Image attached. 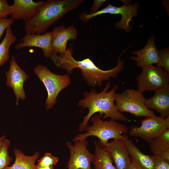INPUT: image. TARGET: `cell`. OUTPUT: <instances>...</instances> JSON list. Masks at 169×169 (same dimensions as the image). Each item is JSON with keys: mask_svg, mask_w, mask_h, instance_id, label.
Returning a JSON list of instances; mask_svg holds the SVG:
<instances>
[{"mask_svg": "<svg viewBox=\"0 0 169 169\" xmlns=\"http://www.w3.org/2000/svg\"><path fill=\"white\" fill-rule=\"evenodd\" d=\"M53 166H46L39 167L37 166V169H54Z\"/></svg>", "mask_w": 169, "mask_h": 169, "instance_id": "cell-31", "label": "cell"}, {"mask_svg": "<svg viewBox=\"0 0 169 169\" xmlns=\"http://www.w3.org/2000/svg\"><path fill=\"white\" fill-rule=\"evenodd\" d=\"M44 1L35 2L32 0H14L11 6V18L24 21L33 18Z\"/></svg>", "mask_w": 169, "mask_h": 169, "instance_id": "cell-15", "label": "cell"}, {"mask_svg": "<svg viewBox=\"0 0 169 169\" xmlns=\"http://www.w3.org/2000/svg\"><path fill=\"white\" fill-rule=\"evenodd\" d=\"M169 129V115L165 118L154 114L146 117L140 126H133L129 131L131 136L140 138L146 141L161 135Z\"/></svg>", "mask_w": 169, "mask_h": 169, "instance_id": "cell-8", "label": "cell"}, {"mask_svg": "<svg viewBox=\"0 0 169 169\" xmlns=\"http://www.w3.org/2000/svg\"></svg>", "mask_w": 169, "mask_h": 169, "instance_id": "cell-33", "label": "cell"}, {"mask_svg": "<svg viewBox=\"0 0 169 169\" xmlns=\"http://www.w3.org/2000/svg\"><path fill=\"white\" fill-rule=\"evenodd\" d=\"M131 156L141 169H154V162L152 156L146 155L136 146L133 141L125 136L124 139Z\"/></svg>", "mask_w": 169, "mask_h": 169, "instance_id": "cell-18", "label": "cell"}, {"mask_svg": "<svg viewBox=\"0 0 169 169\" xmlns=\"http://www.w3.org/2000/svg\"><path fill=\"white\" fill-rule=\"evenodd\" d=\"M33 73L46 89L48 96L45 105L47 110L50 109L56 103L59 93L70 84V78L68 74L60 75L55 74L42 64L35 66Z\"/></svg>", "mask_w": 169, "mask_h": 169, "instance_id": "cell-5", "label": "cell"}, {"mask_svg": "<svg viewBox=\"0 0 169 169\" xmlns=\"http://www.w3.org/2000/svg\"><path fill=\"white\" fill-rule=\"evenodd\" d=\"M142 69V72L136 78L138 90L141 92L155 91L169 85V73L162 68L151 65Z\"/></svg>", "mask_w": 169, "mask_h": 169, "instance_id": "cell-7", "label": "cell"}, {"mask_svg": "<svg viewBox=\"0 0 169 169\" xmlns=\"http://www.w3.org/2000/svg\"><path fill=\"white\" fill-rule=\"evenodd\" d=\"M15 20L13 18L0 19V39L7 28L11 27Z\"/></svg>", "mask_w": 169, "mask_h": 169, "instance_id": "cell-28", "label": "cell"}, {"mask_svg": "<svg viewBox=\"0 0 169 169\" xmlns=\"http://www.w3.org/2000/svg\"><path fill=\"white\" fill-rule=\"evenodd\" d=\"M10 145L9 141L6 138L0 148V169L9 166L13 158L8 154V149Z\"/></svg>", "mask_w": 169, "mask_h": 169, "instance_id": "cell-23", "label": "cell"}, {"mask_svg": "<svg viewBox=\"0 0 169 169\" xmlns=\"http://www.w3.org/2000/svg\"><path fill=\"white\" fill-rule=\"evenodd\" d=\"M105 1V0H94L93 4L90 7V13H93L98 11V9L103 5Z\"/></svg>", "mask_w": 169, "mask_h": 169, "instance_id": "cell-29", "label": "cell"}, {"mask_svg": "<svg viewBox=\"0 0 169 169\" xmlns=\"http://www.w3.org/2000/svg\"><path fill=\"white\" fill-rule=\"evenodd\" d=\"M110 82L106 84L103 90L99 93L93 89L89 92L84 93V98L80 100L78 105L84 108H88V114L83 117L82 122L79 126L80 131H83L87 126L89 120L95 113L98 112L103 119L110 118L116 120L127 122L128 118L117 110L115 104V92L118 86L115 84L112 89L108 91L110 86Z\"/></svg>", "mask_w": 169, "mask_h": 169, "instance_id": "cell-2", "label": "cell"}, {"mask_svg": "<svg viewBox=\"0 0 169 169\" xmlns=\"http://www.w3.org/2000/svg\"><path fill=\"white\" fill-rule=\"evenodd\" d=\"M6 138V136L5 135H3L2 136H0V148L2 146L3 141Z\"/></svg>", "mask_w": 169, "mask_h": 169, "instance_id": "cell-32", "label": "cell"}, {"mask_svg": "<svg viewBox=\"0 0 169 169\" xmlns=\"http://www.w3.org/2000/svg\"><path fill=\"white\" fill-rule=\"evenodd\" d=\"M159 61L156 66L163 67L167 72L169 73V51L167 49L158 51Z\"/></svg>", "mask_w": 169, "mask_h": 169, "instance_id": "cell-25", "label": "cell"}, {"mask_svg": "<svg viewBox=\"0 0 169 169\" xmlns=\"http://www.w3.org/2000/svg\"><path fill=\"white\" fill-rule=\"evenodd\" d=\"M83 0H49L45 1L36 14L24 21L27 33L42 34L69 12L78 8Z\"/></svg>", "mask_w": 169, "mask_h": 169, "instance_id": "cell-3", "label": "cell"}, {"mask_svg": "<svg viewBox=\"0 0 169 169\" xmlns=\"http://www.w3.org/2000/svg\"><path fill=\"white\" fill-rule=\"evenodd\" d=\"M154 162V169H169V160L160 156H152Z\"/></svg>", "mask_w": 169, "mask_h": 169, "instance_id": "cell-26", "label": "cell"}, {"mask_svg": "<svg viewBox=\"0 0 169 169\" xmlns=\"http://www.w3.org/2000/svg\"><path fill=\"white\" fill-rule=\"evenodd\" d=\"M74 142V145L69 141L66 142L70 152L68 169H91V163L94 155L87 149L88 141L85 139Z\"/></svg>", "mask_w": 169, "mask_h": 169, "instance_id": "cell-10", "label": "cell"}, {"mask_svg": "<svg viewBox=\"0 0 169 169\" xmlns=\"http://www.w3.org/2000/svg\"><path fill=\"white\" fill-rule=\"evenodd\" d=\"M51 32L53 55H55L65 52L68 41L76 39L78 31L73 26L66 28L64 26L60 25L55 27Z\"/></svg>", "mask_w": 169, "mask_h": 169, "instance_id": "cell-14", "label": "cell"}, {"mask_svg": "<svg viewBox=\"0 0 169 169\" xmlns=\"http://www.w3.org/2000/svg\"><path fill=\"white\" fill-rule=\"evenodd\" d=\"M5 74L6 85L13 89L16 98V105H18L20 99L23 100L26 98L23 85L29 76L18 65L13 55L11 57L9 69L5 72Z\"/></svg>", "mask_w": 169, "mask_h": 169, "instance_id": "cell-11", "label": "cell"}, {"mask_svg": "<svg viewBox=\"0 0 169 169\" xmlns=\"http://www.w3.org/2000/svg\"><path fill=\"white\" fill-rule=\"evenodd\" d=\"M124 139L113 140L104 147L110 155L116 169H128L131 162Z\"/></svg>", "mask_w": 169, "mask_h": 169, "instance_id": "cell-13", "label": "cell"}, {"mask_svg": "<svg viewBox=\"0 0 169 169\" xmlns=\"http://www.w3.org/2000/svg\"><path fill=\"white\" fill-rule=\"evenodd\" d=\"M99 115L91 117L90 119L92 125L87 126L85 129L86 132L79 134L73 139V141H82L86 139L89 136H94L98 138V143L104 147L110 139L113 140L124 139L125 136L123 135L127 133L128 127L126 125L110 119L109 120H104L101 119Z\"/></svg>", "mask_w": 169, "mask_h": 169, "instance_id": "cell-4", "label": "cell"}, {"mask_svg": "<svg viewBox=\"0 0 169 169\" xmlns=\"http://www.w3.org/2000/svg\"><path fill=\"white\" fill-rule=\"evenodd\" d=\"M11 6L6 0H0V19L6 18L11 13Z\"/></svg>", "mask_w": 169, "mask_h": 169, "instance_id": "cell-27", "label": "cell"}, {"mask_svg": "<svg viewBox=\"0 0 169 169\" xmlns=\"http://www.w3.org/2000/svg\"><path fill=\"white\" fill-rule=\"evenodd\" d=\"M131 162L130 165L128 169H141L136 163L132 157H131Z\"/></svg>", "mask_w": 169, "mask_h": 169, "instance_id": "cell-30", "label": "cell"}, {"mask_svg": "<svg viewBox=\"0 0 169 169\" xmlns=\"http://www.w3.org/2000/svg\"><path fill=\"white\" fill-rule=\"evenodd\" d=\"M93 160L94 169H116L111 157L103 147L95 142V151Z\"/></svg>", "mask_w": 169, "mask_h": 169, "instance_id": "cell-21", "label": "cell"}, {"mask_svg": "<svg viewBox=\"0 0 169 169\" xmlns=\"http://www.w3.org/2000/svg\"><path fill=\"white\" fill-rule=\"evenodd\" d=\"M148 142L150 150L153 155L169 160V129Z\"/></svg>", "mask_w": 169, "mask_h": 169, "instance_id": "cell-19", "label": "cell"}, {"mask_svg": "<svg viewBox=\"0 0 169 169\" xmlns=\"http://www.w3.org/2000/svg\"><path fill=\"white\" fill-rule=\"evenodd\" d=\"M138 5L136 3L133 5L124 3L120 7L114 6L109 3L108 6L95 13H87L86 11L81 12L79 15L80 19L83 22H88L91 18L103 14L121 15L120 21L115 24V27L119 29H124L126 32L130 30L129 22L132 18L137 15Z\"/></svg>", "mask_w": 169, "mask_h": 169, "instance_id": "cell-9", "label": "cell"}, {"mask_svg": "<svg viewBox=\"0 0 169 169\" xmlns=\"http://www.w3.org/2000/svg\"><path fill=\"white\" fill-rule=\"evenodd\" d=\"M20 41V43L15 45V48L17 50L26 47H36L42 50L45 57L50 58L53 55L51 32L42 34L26 33L21 39Z\"/></svg>", "mask_w": 169, "mask_h": 169, "instance_id": "cell-12", "label": "cell"}, {"mask_svg": "<svg viewBox=\"0 0 169 169\" xmlns=\"http://www.w3.org/2000/svg\"><path fill=\"white\" fill-rule=\"evenodd\" d=\"M14 153L15 157L14 163L3 169H37L35 162L39 157V152L37 151L32 155L27 156L21 150L15 148Z\"/></svg>", "mask_w": 169, "mask_h": 169, "instance_id": "cell-20", "label": "cell"}, {"mask_svg": "<svg viewBox=\"0 0 169 169\" xmlns=\"http://www.w3.org/2000/svg\"><path fill=\"white\" fill-rule=\"evenodd\" d=\"M16 40L11 27H8L6 30L4 37L0 43V66L5 64L9 59L10 47Z\"/></svg>", "mask_w": 169, "mask_h": 169, "instance_id": "cell-22", "label": "cell"}, {"mask_svg": "<svg viewBox=\"0 0 169 169\" xmlns=\"http://www.w3.org/2000/svg\"><path fill=\"white\" fill-rule=\"evenodd\" d=\"M59 161L58 158L53 156L50 153H46L38 160L37 166H46L56 165Z\"/></svg>", "mask_w": 169, "mask_h": 169, "instance_id": "cell-24", "label": "cell"}, {"mask_svg": "<svg viewBox=\"0 0 169 169\" xmlns=\"http://www.w3.org/2000/svg\"><path fill=\"white\" fill-rule=\"evenodd\" d=\"M155 37L152 36L149 39L146 46L142 49L132 52L133 54L136 57H132L131 59L136 62V65L141 68L144 67L156 64L159 61L158 51L157 49L154 42Z\"/></svg>", "mask_w": 169, "mask_h": 169, "instance_id": "cell-16", "label": "cell"}, {"mask_svg": "<svg viewBox=\"0 0 169 169\" xmlns=\"http://www.w3.org/2000/svg\"><path fill=\"white\" fill-rule=\"evenodd\" d=\"M155 92L152 97L146 99L145 105L149 110H155L165 118L169 115V85Z\"/></svg>", "mask_w": 169, "mask_h": 169, "instance_id": "cell-17", "label": "cell"}, {"mask_svg": "<svg viewBox=\"0 0 169 169\" xmlns=\"http://www.w3.org/2000/svg\"><path fill=\"white\" fill-rule=\"evenodd\" d=\"M73 52L69 47L63 54L53 55L50 58L56 67L65 69L68 74H71L74 68L80 69L84 79L90 87L100 86L104 81L116 78L123 69L124 61L119 57L115 67L105 70L97 67L89 58L76 60L72 56Z\"/></svg>", "mask_w": 169, "mask_h": 169, "instance_id": "cell-1", "label": "cell"}, {"mask_svg": "<svg viewBox=\"0 0 169 169\" xmlns=\"http://www.w3.org/2000/svg\"><path fill=\"white\" fill-rule=\"evenodd\" d=\"M146 98L138 90L127 89L120 93H116L115 105L120 112L130 113L137 117H146L154 114L148 109L145 102Z\"/></svg>", "mask_w": 169, "mask_h": 169, "instance_id": "cell-6", "label": "cell"}]
</instances>
